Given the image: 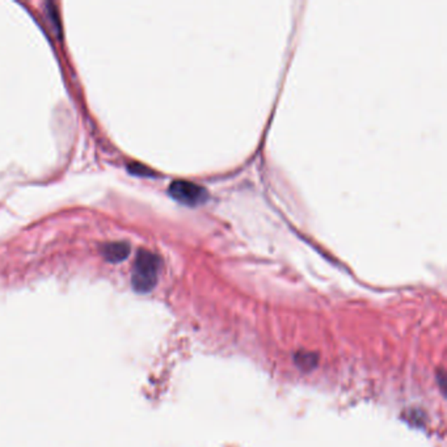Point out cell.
I'll return each instance as SVG.
<instances>
[{"mask_svg":"<svg viewBox=\"0 0 447 447\" xmlns=\"http://www.w3.org/2000/svg\"><path fill=\"white\" fill-rule=\"evenodd\" d=\"M160 259L152 252L140 249L133 268V286L146 293L155 286L159 274Z\"/></svg>","mask_w":447,"mask_h":447,"instance_id":"cell-1","label":"cell"},{"mask_svg":"<svg viewBox=\"0 0 447 447\" xmlns=\"http://www.w3.org/2000/svg\"><path fill=\"white\" fill-rule=\"evenodd\" d=\"M168 193L171 197L179 201L184 205L196 206L208 199L206 189L187 180H176L169 185Z\"/></svg>","mask_w":447,"mask_h":447,"instance_id":"cell-2","label":"cell"},{"mask_svg":"<svg viewBox=\"0 0 447 447\" xmlns=\"http://www.w3.org/2000/svg\"><path fill=\"white\" fill-rule=\"evenodd\" d=\"M130 247L126 243H110L104 246L102 253L110 262H119L129 255Z\"/></svg>","mask_w":447,"mask_h":447,"instance_id":"cell-3","label":"cell"}]
</instances>
